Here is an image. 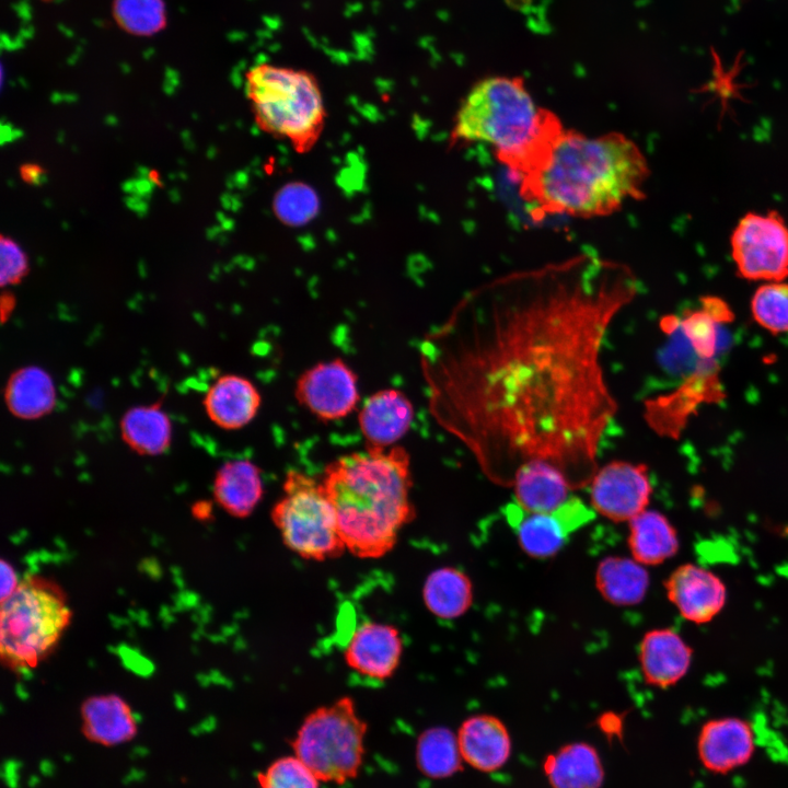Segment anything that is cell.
<instances>
[{
	"instance_id": "cell-1",
	"label": "cell",
	"mask_w": 788,
	"mask_h": 788,
	"mask_svg": "<svg viewBox=\"0 0 788 788\" xmlns=\"http://www.w3.org/2000/svg\"><path fill=\"white\" fill-rule=\"evenodd\" d=\"M638 290L626 265L582 254L482 285L428 335L431 414L488 480L543 462L590 485L618 410L603 345Z\"/></svg>"
},
{
	"instance_id": "cell-2",
	"label": "cell",
	"mask_w": 788,
	"mask_h": 788,
	"mask_svg": "<svg viewBox=\"0 0 788 788\" xmlns=\"http://www.w3.org/2000/svg\"><path fill=\"white\" fill-rule=\"evenodd\" d=\"M648 162L621 132L590 137L564 129L542 161L519 179L520 196L541 216L605 217L644 197Z\"/></svg>"
},
{
	"instance_id": "cell-3",
	"label": "cell",
	"mask_w": 788,
	"mask_h": 788,
	"mask_svg": "<svg viewBox=\"0 0 788 788\" xmlns=\"http://www.w3.org/2000/svg\"><path fill=\"white\" fill-rule=\"evenodd\" d=\"M321 484L346 551L356 557L384 556L415 518L410 459L402 447L340 456L325 467Z\"/></svg>"
},
{
	"instance_id": "cell-4",
	"label": "cell",
	"mask_w": 788,
	"mask_h": 788,
	"mask_svg": "<svg viewBox=\"0 0 788 788\" xmlns=\"http://www.w3.org/2000/svg\"><path fill=\"white\" fill-rule=\"evenodd\" d=\"M559 118L538 106L518 77L478 81L456 111L451 142L484 143L518 182L545 157L561 134Z\"/></svg>"
},
{
	"instance_id": "cell-5",
	"label": "cell",
	"mask_w": 788,
	"mask_h": 788,
	"mask_svg": "<svg viewBox=\"0 0 788 788\" xmlns=\"http://www.w3.org/2000/svg\"><path fill=\"white\" fill-rule=\"evenodd\" d=\"M245 92L262 131L287 141L300 154L315 147L327 113L318 82L311 72L259 63L246 72Z\"/></svg>"
},
{
	"instance_id": "cell-6",
	"label": "cell",
	"mask_w": 788,
	"mask_h": 788,
	"mask_svg": "<svg viewBox=\"0 0 788 788\" xmlns=\"http://www.w3.org/2000/svg\"><path fill=\"white\" fill-rule=\"evenodd\" d=\"M61 591L38 578L22 581L1 601L0 650L3 662L15 671L35 668L60 639L70 622Z\"/></svg>"
},
{
	"instance_id": "cell-7",
	"label": "cell",
	"mask_w": 788,
	"mask_h": 788,
	"mask_svg": "<svg viewBox=\"0 0 788 788\" xmlns=\"http://www.w3.org/2000/svg\"><path fill=\"white\" fill-rule=\"evenodd\" d=\"M367 729L354 699L343 696L303 719L291 742L293 754L321 781L343 785L359 774Z\"/></svg>"
},
{
	"instance_id": "cell-8",
	"label": "cell",
	"mask_w": 788,
	"mask_h": 788,
	"mask_svg": "<svg viewBox=\"0 0 788 788\" xmlns=\"http://www.w3.org/2000/svg\"><path fill=\"white\" fill-rule=\"evenodd\" d=\"M270 517L283 544L304 559L323 561L346 551L322 484L303 472L288 471Z\"/></svg>"
},
{
	"instance_id": "cell-9",
	"label": "cell",
	"mask_w": 788,
	"mask_h": 788,
	"mask_svg": "<svg viewBox=\"0 0 788 788\" xmlns=\"http://www.w3.org/2000/svg\"><path fill=\"white\" fill-rule=\"evenodd\" d=\"M738 273L746 280L783 281L788 277V227L776 211L746 213L731 235Z\"/></svg>"
},
{
	"instance_id": "cell-10",
	"label": "cell",
	"mask_w": 788,
	"mask_h": 788,
	"mask_svg": "<svg viewBox=\"0 0 788 788\" xmlns=\"http://www.w3.org/2000/svg\"><path fill=\"white\" fill-rule=\"evenodd\" d=\"M589 487L592 509L615 522L645 511L652 493L647 465L622 460L599 466Z\"/></svg>"
},
{
	"instance_id": "cell-11",
	"label": "cell",
	"mask_w": 788,
	"mask_h": 788,
	"mask_svg": "<svg viewBox=\"0 0 788 788\" xmlns=\"http://www.w3.org/2000/svg\"><path fill=\"white\" fill-rule=\"evenodd\" d=\"M294 394L300 405L323 421L346 417L360 399L357 375L341 359L305 370L297 381Z\"/></svg>"
},
{
	"instance_id": "cell-12",
	"label": "cell",
	"mask_w": 788,
	"mask_h": 788,
	"mask_svg": "<svg viewBox=\"0 0 788 788\" xmlns=\"http://www.w3.org/2000/svg\"><path fill=\"white\" fill-rule=\"evenodd\" d=\"M403 650L404 639L395 626L367 621L351 634L344 649V660L356 673L385 681L399 667Z\"/></svg>"
},
{
	"instance_id": "cell-13",
	"label": "cell",
	"mask_w": 788,
	"mask_h": 788,
	"mask_svg": "<svg viewBox=\"0 0 788 788\" xmlns=\"http://www.w3.org/2000/svg\"><path fill=\"white\" fill-rule=\"evenodd\" d=\"M664 588L669 601L691 623L710 622L726 604L727 591L721 579L694 564L677 567Z\"/></svg>"
},
{
	"instance_id": "cell-14",
	"label": "cell",
	"mask_w": 788,
	"mask_h": 788,
	"mask_svg": "<svg viewBox=\"0 0 788 788\" xmlns=\"http://www.w3.org/2000/svg\"><path fill=\"white\" fill-rule=\"evenodd\" d=\"M697 751L702 764L708 770L728 773L752 757V727L748 721L733 717L709 720L700 729Z\"/></svg>"
},
{
	"instance_id": "cell-15",
	"label": "cell",
	"mask_w": 788,
	"mask_h": 788,
	"mask_svg": "<svg viewBox=\"0 0 788 788\" xmlns=\"http://www.w3.org/2000/svg\"><path fill=\"white\" fill-rule=\"evenodd\" d=\"M413 419V404L403 392L386 389L372 394L363 403L358 416L366 448L390 449L406 434Z\"/></svg>"
},
{
	"instance_id": "cell-16",
	"label": "cell",
	"mask_w": 788,
	"mask_h": 788,
	"mask_svg": "<svg viewBox=\"0 0 788 788\" xmlns=\"http://www.w3.org/2000/svg\"><path fill=\"white\" fill-rule=\"evenodd\" d=\"M692 649L670 628L652 629L639 645V663L646 682L665 688L677 683L688 671Z\"/></svg>"
},
{
	"instance_id": "cell-17",
	"label": "cell",
	"mask_w": 788,
	"mask_h": 788,
	"mask_svg": "<svg viewBox=\"0 0 788 788\" xmlns=\"http://www.w3.org/2000/svg\"><path fill=\"white\" fill-rule=\"evenodd\" d=\"M262 403L256 386L246 378L225 374L208 390L204 406L209 418L220 428L240 429L256 416Z\"/></svg>"
},
{
	"instance_id": "cell-18",
	"label": "cell",
	"mask_w": 788,
	"mask_h": 788,
	"mask_svg": "<svg viewBox=\"0 0 788 788\" xmlns=\"http://www.w3.org/2000/svg\"><path fill=\"white\" fill-rule=\"evenodd\" d=\"M85 737L104 746L124 744L138 731L136 717L128 703L116 694L91 696L81 705Z\"/></svg>"
},
{
	"instance_id": "cell-19",
	"label": "cell",
	"mask_w": 788,
	"mask_h": 788,
	"mask_svg": "<svg viewBox=\"0 0 788 788\" xmlns=\"http://www.w3.org/2000/svg\"><path fill=\"white\" fill-rule=\"evenodd\" d=\"M462 757L476 769L493 772L510 755L511 742L505 725L488 715L466 719L457 733Z\"/></svg>"
},
{
	"instance_id": "cell-20",
	"label": "cell",
	"mask_w": 788,
	"mask_h": 788,
	"mask_svg": "<svg viewBox=\"0 0 788 788\" xmlns=\"http://www.w3.org/2000/svg\"><path fill=\"white\" fill-rule=\"evenodd\" d=\"M264 493L260 470L248 460L224 463L213 480V496L230 515L246 518L260 501Z\"/></svg>"
},
{
	"instance_id": "cell-21",
	"label": "cell",
	"mask_w": 788,
	"mask_h": 788,
	"mask_svg": "<svg viewBox=\"0 0 788 788\" xmlns=\"http://www.w3.org/2000/svg\"><path fill=\"white\" fill-rule=\"evenodd\" d=\"M517 505L530 513H551L564 505L570 493L565 477L543 462L523 466L513 482Z\"/></svg>"
},
{
	"instance_id": "cell-22",
	"label": "cell",
	"mask_w": 788,
	"mask_h": 788,
	"mask_svg": "<svg viewBox=\"0 0 788 788\" xmlns=\"http://www.w3.org/2000/svg\"><path fill=\"white\" fill-rule=\"evenodd\" d=\"M505 515L514 529L521 548L534 558L555 555L571 534L557 510L530 513L517 503H510L505 508Z\"/></svg>"
},
{
	"instance_id": "cell-23",
	"label": "cell",
	"mask_w": 788,
	"mask_h": 788,
	"mask_svg": "<svg viewBox=\"0 0 788 788\" xmlns=\"http://www.w3.org/2000/svg\"><path fill=\"white\" fill-rule=\"evenodd\" d=\"M628 546L636 561L659 565L679 551L677 532L665 515L646 509L629 521Z\"/></svg>"
},
{
	"instance_id": "cell-24",
	"label": "cell",
	"mask_w": 788,
	"mask_h": 788,
	"mask_svg": "<svg viewBox=\"0 0 788 788\" xmlns=\"http://www.w3.org/2000/svg\"><path fill=\"white\" fill-rule=\"evenodd\" d=\"M4 399L9 410L21 419H36L55 406L56 389L51 376L42 368L31 366L10 376Z\"/></svg>"
},
{
	"instance_id": "cell-25",
	"label": "cell",
	"mask_w": 788,
	"mask_h": 788,
	"mask_svg": "<svg viewBox=\"0 0 788 788\" xmlns=\"http://www.w3.org/2000/svg\"><path fill=\"white\" fill-rule=\"evenodd\" d=\"M598 591L611 604L635 605L645 598L649 575L644 565L634 558L609 556L602 559L595 571Z\"/></svg>"
},
{
	"instance_id": "cell-26",
	"label": "cell",
	"mask_w": 788,
	"mask_h": 788,
	"mask_svg": "<svg viewBox=\"0 0 788 788\" xmlns=\"http://www.w3.org/2000/svg\"><path fill=\"white\" fill-rule=\"evenodd\" d=\"M553 788H599L603 768L596 751L584 743H573L549 755L544 764Z\"/></svg>"
},
{
	"instance_id": "cell-27",
	"label": "cell",
	"mask_w": 788,
	"mask_h": 788,
	"mask_svg": "<svg viewBox=\"0 0 788 788\" xmlns=\"http://www.w3.org/2000/svg\"><path fill=\"white\" fill-rule=\"evenodd\" d=\"M422 600L428 611L441 619L460 617L472 605V582L465 572L457 568L436 569L424 583Z\"/></svg>"
},
{
	"instance_id": "cell-28",
	"label": "cell",
	"mask_w": 788,
	"mask_h": 788,
	"mask_svg": "<svg viewBox=\"0 0 788 788\" xmlns=\"http://www.w3.org/2000/svg\"><path fill=\"white\" fill-rule=\"evenodd\" d=\"M124 441L136 452L158 455L166 451L172 439V425L159 404L130 408L121 418Z\"/></svg>"
},
{
	"instance_id": "cell-29",
	"label": "cell",
	"mask_w": 788,
	"mask_h": 788,
	"mask_svg": "<svg viewBox=\"0 0 788 788\" xmlns=\"http://www.w3.org/2000/svg\"><path fill=\"white\" fill-rule=\"evenodd\" d=\"M462 754L457 735L444 727L425 730L416 743L418 769L432 779L447 778L461 769Z\"/></svg>"
},
{
	"instance_id": "cell-30",
	"label": "cell",
	"mask_w": 788,
	"mask_h": 788,
	"mask_svg": "<svg viewBox=\"0 0 788 788\" xmlns=\"http://www.w3.org/2000/svg\"><path fill=\"white\" fill-rule=\"evenodd\" d=\"M755 322L773 334L788 332V283L772 281L762 285L751 301Z\"/></svg>"
},
{
	"instance_id": "cell-31",
	"label": "cell",
	"mask_w": 788,
	"mask_h": 788,
	"mask_svg": "<svg viewBox=\"0 0 788 788\" xmlns=\"http://www.w3.org/2000/svg\"><path fill=\"white\" fill-rule=\"evenodd\" d=\"M320 783L294 754L278 757L257 776L258 788H320Z\"/></svg>"
},
{
	"instance_id": "cell-32",
	"label": "cell",
	"mask_w": 788,
	"mask_h": 788,
	"mask_svg": "<svg viewBox=\"0 0 788 788\" xmlns=\"http://www.w3.org/2000/svg\"><path fill=\"white\" fill-rule=\"evenodd\" d=\"M315 193L304 184H289L278 192L274 211L282 222L299 225L308 222L317 210Z\"/></svg>"
},
{
	"instance_id": "cell-33",
	"label": "cell",
	"mask_w": 788,
	"mask_h": 788,
	"mask_svg": "<svg viewBox=\"0 0 788 788\" xmlns=\"http://www.w3.org/2000/svg\"><path fill=\"white\" fill-rule=\"evenodd\" d=\"M115 16L128 31L136 34H151L164 22L160 0H116Z\"/></svg>"
},
{
	"instance_id": "cell-34",
	"label": "cell",
	"mask_w": 788,
	"mask_h": 788,
	"mask_svg": "<svg viewBox=\"0 0 788 788\" xmlns=\"http://www.w3.org/2000/svg\"><path fill=\"white\" fill-rule=\"evenodd\" d=\"M718 318L705 306L686 314L680 322L694 350L704 358H710L717 346Z\"/></svg>"
},
{
	"instance_id": "cell-35",
	"label": "cell",
	"mask_w": 788,
	"mask_h": 788,
	"mask_svg": "<svg viewBox=\"0 0 788 788\" xmlns=\"http://www.w3.org/2000/svg\"><path fill=\"white\" fill-rule=\"evenodd\" d=\"M27 271V258L21 246L4 235L0 241L1 286L18 283Z\"/></svg>"
},
{
	"instance_id": "cell-36",
	"label": "cell",
	"mask_w": 788,
	"mask_h": 788,
	"mask_svg": "<svg viewBox=\"0 0 788 788\" xmlns=\"http://www.w3.org/2000/svg\"><path fill=\"white\" fill-rule=\"evenodd\" d=\"M1 601H4L10 595H12L16 589L19 588L20 583L18 579V575L14 570V568L7 563L4 559H1Z\"/></svg>"
},
{
	"instance_id": "cell-37",
	"label": "cell",
	"mask_w": 788,
	"mask_h": 788,
	"mask_svg": "<svg viewBox=\"0 0 788 788\" xmlns=\"http://www.w3.org/2000/svg\"><path fill=\"white\" fill-rule=\"evenodd\" d=\"M22 178L30 184H42L45 178V171L37 164H25L21 167Z\"/></svg>"
},
{
	"instance_id": "cell-38",
	"label": "cell",
	"mask_w": 788,
	"mask_h": 788,
	"mask_svg": "<svg viewBox=\"0 0 788 788\" xmlns=\"http://www.w3.org/2000/svg\"><path fill=\"white\" fill-rule=\"evenodd\" d=\"M210 512L211 507L208 501H199L193 508L194 515L200 518L201 520L208 518L210 515Z\"/></svg>"
},
{
	"instance_id": "cell-39",
	"label": "cell",
	"mask_w": 788,
	"mask_h": 788,
	"mask_svg": "<svg viewBox=\"0 0 788 788\" xmlns=\"http://www.w3.org/2000/svg\"><path fill=\"white\" fill-rule=\"evenodd\" d=\"M13 308H14V298L9 293L3 294L1 298V315H2L3 322L5 320V316H8L11 313Z\"/></svg>"
}]
</instances>
